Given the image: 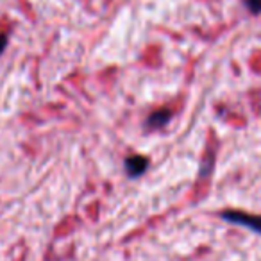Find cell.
I'll return each instance as SVG.
<instances>
[{
    "label": "cell",
    "instance_id": "cell-1",
    "mask_svg": "<svg viewBox=\"0 0 261 261\" xmlns=\"http://www.w3.org/2000/svg\"><path fill=\"white\" fill-rule=\"evenodd\" d=\"M222 218L225 222L242 225V227H247L250 231L261 234V215H249V213H242V211H224Z\"/></svg>",
    "mask_w": 261,
    "mask_h": 261
},
{
    "label": "cell",
    "instance_id": "cell-2",
    "mask_svg": "<svg viewBox=\"0 0 261 261\" xmlns=\"http://www.w3.org/2000/svg\"><path fill=\"white\" fill-rule=\"evenodd\" d=\"M147 167H149V160L143 156H130L129 160L125 161L127 174H129L130 177H138V175H142L143 172L147 170Z\"/></svg>",
    "mask_w": 261,
    "mask_h": 261
},
{
    "label": "cell",
    "instance_id": "cell-3",
    "mask_svg": "<svg viewBox=\"0 0 261 261\" xmlns=\"http://www.w3.org/2000/svg\"><path fill=\"white\" fill-rule=\"evenodd\" d=\"M168 120H170V111H168V109H161V111L152 113V116L147 120V125H150V127H163L165 123L168 122Z\"/></svg>",
    "mask_w": 261,
    "mask_h": 261
},
{
    "label": "cell",
    "instance_id": "cell-4",
    "mask_svg": "<svg viewBox=\"0 0 261 261\" xmlns=\"http://www.w3.org/2000/svg\"><path fill=\"white\" fill-rule=\"evenodd\" d=\"M247 2V6H249V9L252 13H261V0H245Z\"/></svg>",
    "mask_w": 261,
    "mask_h": 261
},
{
    "label": "cell",
    "instance_id": "cell-5",
    "mask_svg": "<svg viewBox=\"0 0 261 261\" xmlns=\"http://www.w3.org/2000/svg\"><path fill=\"white\" fill-rule=\"evenodd\" d=\"M6 40H8V33H0V52L4 50V47H6Z\"/></svg>",
    "mask_w": 261,
    "mask_h": 261
}]
</instances>
